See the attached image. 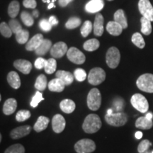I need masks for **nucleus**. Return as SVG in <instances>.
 <instances>
[{"mask_svg": "<svg viewBox=\"0 0 153 153\" xmlns=\"http://www.w3.org/2000/svg\"><path fill=\"white\" fill-rule=\"evenodd\" d=\"M102 123L97 114H89L85 118L84 123L82 124V129L88 134H93L98 132L101 129Z\"/></svg>", "mask_w": 153, "mask_h": 153, "instance_id": "1", "label": "nucleus"}, {"mask_svg": "<svg viewBox=\"0 0 153 153\" xmlns=\"http://www.w3.org/2000/svg\"><path fill=\"white\" fill-rule=\"evenodd\" d=\"M105 120L108 125L115 127L123 126L128 121L127 114L123 112H116L111 114H106L104 116Z\"/></svg>", "mask_w": 153, "mask_h": 153, "instance_id": "2", "label": "nucleus"}, {"mask_svg": "<svg viewBox=\"0 0 153 153\" xmlns=\"http://www.w3.org/2000/svg\"><path fill=\"white\" fill-rule=\"evenodd\" d=\"M136 85L140 90L147 93H153V74L145 73L137 78Z\"/></svg>", "mask_w": 153, "mask_h": 153, "instance_id": "3", "label": "nucleus"}, {"mask_svg": "<svg viewBox=\"0 0 153 153\" xmlns=\"http://www.w3.org/2000/svg\"><path fill=\"white\" fill-rule=\"evenodd\" d=\"M101 104V95L97 88H94L89 91L87 95V106L91 111H97Z\"/></svg>", "mask_w": 153, "mask_h": 153, "instance_id": "4", "label": "nucleus"}, {"mask_svg": "<svg viewBox=\"0 0 153 153\" xmlns=\"http://www.w3.org/2000/svg\"><path fill=\"white\" fill-rule=\"evenodd\" d=\"M131 103L133 108L139 112L145 114L149 109V104L147 99L140 94H135L132 96Z\"/></svg>", "mask_w": 153, "mask_h": 153, "instance_id": "5", "label": "nucleus"}, {"mask_svg": "<svg viewBox=\"0 0 153 153\" xmlns=\"http://www.w3.org/2000/svg\"><path fill=\"white\" fill-rule=\"evenodd\" d=\"M106 79V72L102 68H94L91 69L88 74V82L91 85H99Z\"/></svg>", "mask_w": 153, "mask_h": 153, "instance_id": "6", "label": "nucleus"}, {"mask_svg": "<svg viewBox=\"0 0 153 153\" xmlns=\"http://www.w3.org/2000/svg\"><path fill=\"white\" fill-rule=\"evenodd\" d=\"M74 150L76 153H91L96 150V144L92 140L82 139L75 143Z\"/></svg>", "mask_w": 153, "mask_h": 153, "instance_id": "7", "label": "nucleus"}, {"mask_svg": "<svg viewBox=\"0 0 153 153\" xmlns=\"http://www.w3.org/2000/svg\"><path fill=\"white\" fill-rule=\"evenodd\" d=\"M120 60L119 50L116 47H111L107 51L106 55V62L107 65L111 69H115L118 66Z\"/></svg>", "mask_w": 153, "mask_h": 153, "instance_id": "8", "label": "nucleus"}, {"mask_svg": "<svg viewBox=\"0 0 153 153\" xmlns=\"http://www.w3.org/2000/svg\"><path fill=\"white\" fill-rule=\"evenodd\" d=\"M67 56L69 60L76 65L83 64L86 60L85 54L75 47H72L68 49Z\"/></svg>", "mask_w": 153, "mask_h": 153, "instance_id": "9", "label": "nucleus"}, {"mask_svg": "<svg viewBox=\"0 0 153 153\" xmlns=\"http://www.w3.org/2000/svg\"><path fill=\"white\" fill-rule=\"evenodd\" d=\"M138 9L140 13L145 18L153 22V7L149 0H140Z\"/></svg>", "mask_w": 153, "mask_h": 153, "instance_id": "10", "label": "nucleus"}, {"mask_svg": "<svg viewBox=\"0 0 153 153\" xmlns=\"http://www.w3.org/2000/svg\"><path fill=\"white\" fill-rule=\"evenodd\" d=\"M68 45L64 42H57L51 48L50 53L53 58H61L68 53Z\"/></svg>", "mask_w": 153, "mask_h": 153, "instance_id": "11", "label": "nucleus"}, {"mask_svg": "<svg viewBox=\"0 0 153 153\" xmlns=\"http://www.w3.org/2000/svg\"><path fill=\"white\" fill-rule=\"evenodd\" d=\"M66 121L61 114H56L52 119V128L55 133H60L65 128Z\"/></svg>", "mask_w": 153, "mask_h": 153, "instance_id": "12", "label": "nucleus"}, {"mask_svg": "<svg viewBox=\"0 0 153 153\" xmlns=\"http://www.w3.org/2000/svg\"><path fill=\"white\" fill-rule=\"evenodd\" d=\"M30 131H31V127L29 125L19 126L11 131L10 136L14 140L20 139L28 135Z\"/></svg>", "mask_w": 153, "mask_h": 153, "instance_id": "13", "label": "nucleus"}, {"mask_svg": "<svg viewBox=\"0 0 153 153\" xmlns=\"http://www.w3.org/2000/svg\"><path fill=\"white\" fill-rule=\"evenodd\" d=\"M104 7V0H90L85 6V10L90 14L99 12Z\"/></svg>", "mask_w": 153, "mask_h": 153, "instance_id": "14", "label": "nucleus"}, {"mask_svg": "<svg viewBox=\"0 0 153 153\" xmlns=\"http://www.w3.org/2000/svg\"><path fill=\"white\" fill-rule=\"evenodd\" d=\"M14 68L24 74H28L32 70V64L28 60L19 59L14 62Z\"/></svg>", "mask_w": 153, "mask_h": 153, "instance_id": "15", "label": "nucleus"}, {"mask_svg": "<svg viewBox=\"0 0 153 153\" xmlns=\"http://www.w3.org/2000/svg\"><path fill=\"white\" fill-rule=\"evenodd\" d=\"M104 16L102 14H97L95 17L94 23V33L95 36H101L104 33Z\"/></svg>", "mask_w": 153, "mask_h": 153, "instance_id": "16", "label": "nucleus"}, {"mask_svg": "<svg viewBox=\"0 0 153 153\" xmlns=\"http://www.w3.org/2000/svg\"><path fill=\"white\" fill-rule=\"evenodd\" d=\"M44 40L43 36L41 33L36 34L31 39L29 40L26 45V49L28 51H33L39 47L42 42Z\"/></svg>", "mask_w": 153, "mask_h": 153, "instance_id": "17", "label": "nucleus"}, {"mask_svg": "<svg viewBox=\"0 0 153 153\" xmlns=\"http://www.w3.org/2000/svg\"><path fill=\"white\" fill-rule=\"evenodd\" d=\"M17 108V101L14 98H9L3 105V113L7 116L14 114Z\"/></svg>", "mask_w": 153, "mask_h": 153, "instance_id": "18", "label": "nucleus"}, {"mask_svg": "<svg viewBox=\"0 0 153 153\" xmlns=\"http://www.w3.org/2000/svg\"><path fill=\"white\" fill-rule=\"evenodd\" d=\"M57 78H59L65 86L70 85L74 81V75L71 72L65 70H58L55 73Z\"/></svg>", "mask_w": 153, "mask_h": 153, "instance_id": "19", "label": "nucleus"}, {"mask_svg": "<svg viewBox=\"0 0 153 153\" xmlns=\"http://www.w3.org/2000/svg\"><path fill=\"white\" fill-rule=\"evenodd\" d=\"M48 89L51 91H53V92H62V91L65 89V85L59 78H55L51 80L48 82Z\"/></svg>", "mask_w": 153, "mask_h": 153, "instance_id": "20", "label": "nucleus"}, {"mask_svg": "<svg viewBox=\"0 0 153 153\" xmlns=\"http://www.w3.org/2000/svg\"><path fill=\"white\" fill-rule=\"evenodd\" d=\"M123 27L116 22H109L106 25V30L114 36H120L123 31Z\"/></svg>", "mask_w": 153, "mask_h": 153, "instance_id": "21", "label": "nucleus"}, {"mask_svg": "<svg viewBox=\"0 0 153 153\" xmlns=\"http://www.w3.org/2000/svg\"><path fill=\"white\" fill-rule=\"evenodd\" d=\"M7 82H8L9 85L14 89H19L21 87L20 76H19L17 72L14 71H11L8 74V75H7Z\"/></svg>", "mask_w": 153, "mask_h": 153, "instance_id": "22", "label": "nucleus"}, {"mask_svg": "<svg viewBox=\"0 0 153 153\" xmlns=\"http://www.w3.org/2000/svg\"><path fill=\"white\" fill-rule=\"evenodd\" d=\"M153 126V122L151 119H148L145 116L140 117L135 121V127L142 130L151 129Z\"/></svg>", "mask_w": 153, "mask_h": 153, "instance_id": "23", "label": "nucleus"}, {"mask_svg": "<svg viewBox=\"0 0 153 153\" xmlns=\"http://www.w3.org/2000/svg\"><path fill=\"white\" fill-rule=\"evenodd\" d=\"M60 108L65 114H72L75 110V103L71 99H64L60 103Z\"/></svg>", "mask_w": 153, "mask_h": 153, "instance_id": "24", "label": "nucleus"}, {"mask_svg": "<svg viewBox=\"0 0 153 153\" xmlns=\"http://www.w3.org/2000/svg\"><path fill=\"white\" fill-rule=\"evenodd\" d=\"M49 122L50 120L48 118L43 116H41L38 118L37 121L36 122L35 125L33 126L34 131L37 132V133H40V132L44 131V130L47 128Z\"/></svg>", "mask_w": 153, "mask_h": 153, "instance_id": "25", "label": "nucleus"}, {"mask_svg": "<svg viewBox=\"0 0 153 153\" xmlns=\"http://www.w3.org/2000/svg\"><path fill=\"white\" fill-rule=\"evenodd\" d=\"M52 45V42L50 41V40L44 39L41 45H39V47L35 51L36 54L39 55V56L45 55L49 51H51V48L53 46Z\"/></svg>", "mask_w": 153, "mask_h": 153, "instance_id": "26", "label": "nucleus"}, {"mask_svg": "<svg viewBox=\"0 0 153 153\" xmlns=\"http://www.w3.org/2000/svg\"><path fill=\"white\" fill-rule=\"evenodd\" d=\"M114 21L118 23L123 28H128V22L126 19L125 13L123 9H118L114 14Z\"/></svg>", "mask_w": 153, "mask_h": 153, "instance_id": "27", "label": "nucleus"}, {"mask_svg": "<svg viewBox=\"0 0 153 153\" xmlns=\"http://www.w3.org/2000/svg\"><path fill=\"white\" fill-rule=\"evenodd\" d=\"M99 46H100V43L96 38H91V39L88 40L83 45L84 49L87 51H89V52L96 51L99 48Z\"/></svg>", "mask_w": 153, "mask_h": 153, "instance_id": "28", "label": "nucleus"}, {"mask_svg": "<svg viewBox=\"0 0 153 153\" xmlns=\"http://www.w3.org/2000/svg\"><path fill=\"white\" fill-rule=\"evenodd\" d=\"M48 84L47 77L44 74H40L38 76L35 82V88L38 91H44L46 89Z\"/></svg>", "mask_w": 153, "mask_h": 153, "instance_id": "29", "label": "nucleus"}, {"mask_svg": "<svg viewBox=\"0 0 153 153\" xmlns=\"http://www.w3.org/2000/svg\"><path fill=\"white\" fill-rule=\"evenodd\" d=\"M141 22V32L144 35L148 36L152 33V24H151V21L149 19L145 18L143 16L140 19Z\"/></svg>", "mask_w": 153, "mask_h": 153, "instance_id": "30", "label": "nucleus"}, {"mask_svg": "<svg viewBox=\"0 0 153 153\" xmlns=\"http://www.w3.org/2000/svg\"><path fill=\"white\" fill-rule=\"evenodd\" d=\"M19 10H20V5L18 1L14 0L9 4L8 7V14L11 18L14 19L17 15L19 14Z\"/></svg>", "mask_w": 153, "mask_h": 153, "instance_id": "31", "label": "nucleus"}, {"mask_svg": "<svg viewBox=\"0 0 153 153\" xmlns=\"http://www.w3.org/2000/svg\"><path fill=\"white\" fill-rule=\"evenodd\" d=\"M131 41L135 45H136L139 48L143 49L145 46V42L143 36L139 33H135L132 36Z\"/></svg>", "mask_w": 153, "mask_h": 153, "instance_id": "32", "label": "nucleus"}, {"mask_svg": "<svg viewBox=\"0 0 153 153\" xmlns=\"http://www.w3.org/2000/svg\"><path fill=\"white\" fill-rule=\"evenodd\" d=\"M57 68V62L55 58H50L47 60L46 65H45L44 70L47 74H51L54 73Z\"/></svg>", "mask_w": 153, "mask_h": 153, "instance_id": "33", "label": "nucleus"}, {"mask_svg": "<svg viewBox=\"0 0 153 153\" xmlns=\"http://www.w3.org/2000/svg\"><path fill=\"white\" fill-rule=\"evenodd\" d=\"M28 38H29V32L27 30L22 29L21 31L16 34V41L19 44H25L28 41Z\"/></svg>", "mask_w": 153, "mask_h": 153, "instance_id": "34", "label": "nucleus"}, {"mask_svg": "<svg viewBox=\"0 0 153 153\" xmlns=\"http://www.w3.org/2000/svg\"><path fill=\"white\" fill-rule=\"evenodd\" d=\"M82 21L81 19L78 17H71L69 19V20L66 22L65 27L68 29H74V28H77L78 26H80Z\"/></svg>", "mask_w": 153, "mask_h": 153, "instance_id": "35", "label": "nucleus"}, {"mask_svg": "<svg viewBox=\"0 0 153 153\" xmlns=\"http://www.w3.org/2000/svg\"><path fill=\"white\" fill-rule=\"evenodd\" d=\"M21 19H22L23 23L26 26H28V27L33 26L34 24L33 16H31V15L28 12H26V11H23L22 13V14H21Z\"/></svg>", "mask_w": 153, "mask_h": 153, "instance_id": "36", "label": "nucleus"}, {"mask_svg": "<svg viewBox=\"0 0 153 153\" xmlns=\"http://www.w3.org/2000/svg\"><path fill=\"white\" fill-rule=\"evenodd\" d=\"M93 25L90 21H86L81 28V34L83 37H87L92 30Z\"/></svg>", "mask_w": 153, "mask_h": 153, "instance_id": "37", "label": "nucleus"}, {"mask_svg": "<svg viewBox=\"0 0 153 153\" xmlns=\"http://www.w3.org/2000/svg\"><path fill=\"white\" fill-rule=\"evenodd\" d=\"M31 114L28 110H20L16 115V120L18 122H24L30 117Z\"/></svg>", "mask_w": 153, "mask_h": 153, "instance_id": "38", "label": "nucleus"}, {"mask_svg": "<svg viewBox=\"0 0 153 153\" xmlns=\"http://www.w3.org/2000/svg\"><path fill=\"white\" fill-rule=\"evenodd\" d=\"M9 27H10L13 33L16 34L17 33H19V31H21V30H22V25L20 24V23L19 22L18 20H16V19H12L9 21Z\"/></svg>", "mask_w": 153, "mask_h": 153, "instance_id": "39", "label": "nucleus"}, {"mask_svg": "<svg viewBox=\"0 0 153 153\" xmlns=\"http://www.w3.org/2000/svg\"><path fill=\"white\" fill-rule=\"evenodd\" d=\"M4 153H25V148L21 144H14L9 147Z\"/></svg>", "mask_w": 153, "mask_h": 153, "instance_id": "40", "label": "nucleus"}, {"mask_svg": "<svg viewBox=\"0 0 153 153\" xmlns=\"http://www.w3.org/2000/svg\"><path fill=\"white\" fill-rule=\"evenodd\" d=\"M0 32L1 35L6 38H10L13 33L9 25L5 22H1L0 24Z\"/></svg>", "mask_w": 153, "mask_h": 153, "instance_id": "41", "label": "nucleus"}, {"mask_svg": "<svg viewBox=\"0 0 153 153\" xmlns=\"http://www.w3.org/2000/svg\"><path fill=\"white\" fill-rule=\"evenodd\" d=\"M74 76L78 82H83L87 78V72L83 69L77 68L74 70Z\"/></svg>", "mask_w": 153, "mask_h": 153, "instance_id": "42", "label": "nucleus"}, {"mask_svg": "<svg viewBox=\"0 0 153 153\" xmlns=\"http://www.w3.org/2000/svg\"><path fill=\"white\" fill-rule=\"evenodd\" d=\"M43 100L44 98L43 97V94H42L41 92H40L39 91H36L35 95L32 98L31 101H30V106L33 107V108H36V107L38 106L39 103Z\"/></svg>", "mask_w": 153, "mask_h": 153, "instance_id": "43", "label": "nucleus"}, {"mask_svg": "<svg viewBox=\"0 0 153 153\" xmlns=\"http://www.w3.org/2000/svg\"><path fill=\"white\" fill-rule=\"evenodd\" d=\"M152 145V143H150V140H144L142 142L138 145L137 147V151L139 153H144L145 152L148 150V149Z\"/></svg>", "mask_w": 153, "mask_h": 153, "instance_id": "44", "label": "nucleus"}, {"mask_svg": "<svg viewBox=\"0 0 153 153\" xmlns=\"http://www.w3.org/2000/svg\"><path fill=\"white\" fill-rule=\"evenodd\" d=\"M113 106L116 112H121L124 107V100L121 98H116L113 103Z\"/></svg>", "mask_w": 153, "mask_h": 153, "instance_id": "45", "label": "nucleus"}, {"mask_svg": "<svg viewBox=\"0 0 153 153\" xmlns=\"http://www.w3.org/2000/svg\"><path fill=\"white\" fill-rule=\"evenodd\" d=\"M39 26L42 30L45 32H48L52 29V25L49 22L48 20L43 19H41L39 22Z\"/></svg>", "mask_w": 153, "mask_h": 153, "instance_id": "46", "label": "nucleus"}, {"mask_svg": "<svg viewBox=\"0 0 153 153\" xmlns=\"http://www.w3.org/2000/svg\"><path fill=\"white\" fill-rule=\"evenodd\" d=\"M47 60L43 58V57H38L35 61V63H34V65H35L36 69H38V70H41L45 68V65H46Z\"/></svg>", "mask_w": 153, "mask_h": 153, "instance_id": "47", "label": "nucleus"}, {"mask_svg": "<svg viewBox=\"0 0 153 153\" xmlns=\"http://www.w3.org/2000/svg\"><path fill=\"white\" fill-rule=\"evenodd\" d=\"M23 5L28 9H35L37 6L36 0H24Z\"/></svg>", "mask_w": 153, "mask_h": 153, "instance_id": "48", "label": "nucleus"}, {"mask_svg": "<svg viewBox=\"0 0 153 153\" xmlns=\"http://www.w3.org/2000/svg\"><path fill=\"white\" fill-rule=\"evenodd\" d=\"M48 21H49V22L51 23V24L52 25V26H56V25L58 24V20H57V18L55 16H51L49 18Z\"/></svg>", "mask_w": 153, "mask_h": 153, "instance_id": "49", "label": "nucleus"}, {"mask_svg": "<svg viewBox=\"0 0 153 153\" xmlns=\"http://www.w3.org/2000/svg\"><path fill=\"white\" fill-rule=\"evenodd\" d=\"M72 1L73 0H58V3L60 7H65L68 6L70 2H72Z\"/></svg>", "mask_w": 153, "mask_h": 153, "instance_id": "50", "label": "nucleus"}, {"mask_svg": "<svg viewBox=\"0 0 153 153\" xmlns=\"http://www.w3.org/2000/svg\"><path fill=\"white\" fill-rule=\"evenodd\" d=\"M135 136L137 139H138V140L141 139V138H142V137H143V133H142V132H140V131H137V132H136V133H135Z\"/></svg>", "mask_w": 153, "mask_h": 153, "instance_id": "51", "label": "nucleus"}, {"mask_svg": "<svg viewBox=\"0 0 153 153\" xmlns=\"http://www.w3.org/2000/svg\"><path fill=\"white\" fill-rule=\"evenodd\" d=\"M55 1H56V0H52L51 3L49 4V5L48 6V9H52V8H55V5L54 4V3H55Z\"/></svg>", "mask_w": 153, "mask_h": 153, "instance_id": "52", "label": "nucleus"}, {"mask_svg": "<svg viewBox=\"0 0 153 153\" xmlns=\"http://www.w3.org/2000/svg\"><path fill=\"white\" fill-rule=\"evenodd\" d=\"M145 117H146L147 118H148V119L152 120V118H153V114H152V113H148V114H146Z\"/></svg>", "mask_w": 153, "mask_h": 153, "instance_id": "53", "label": "nucleus"}, {"mask_svg": "<svg viewBox=\"0 0 153 153\" xmlns=\"http://www.w3.org/2000/svg\"><path fill=\"white\" fill-rule=\"evenodd\" d=\"M38 16H39V13H38V10H34L33 11V16L36 17V18H38Z\"/></svg>", "mask_w": 153, "mask_h": 153, "instance_id": "54", "label": "nucleus"}, {"mask_svg": "<svg viewBox=\"0 0 153 153\" xmlns=\"http://www.w3.org/2000/svg\"><path fill=\"white\" fill-rule=\"evenodd\" d=\"M113 114L112 108H109V109L107 110V114Z\"/></svg>", "mask_w": 153, "mask_h": 153, "instance_id": "55", "label": "nucleus"}, {"mask_svg": "<svg viewBox=\"0 0 153 153\" xmlns=\"http://www.w3.org/2000/svg\"><path fill=\"white\" fill-rule=\"evenodd\" d=\"M1 139H2V135H1V134L0 135V142H1Z\"/></svg>", "mask_w": 153, "mask_h": 153, "instance_id": "56", "label": "nucleus"}, {"mask_svg": "<svg viewBox=\"0 0 153 153\" xmlns=\"http://www.w3.org/2000/svg\"><path fill=\"white\" fill-rule=\"evenodd\" d=\"M43 1L44 3H47V1H48V0H43Z\"/></svg>", "mask_w": 153, "mask_h": 153, "instance_id": "57", "label": "nucleus"}, {"mask_svg": "<svg viewBox=\"0 0 153 153\" xmlns=\"http://www.w3.org/2000/svg\"><path fill=\"white\" fill-rule=\"evenodd\" d=\"M144 153H152L150 152V151H146V152H145Z\"/></svg>", "mask_w": 153, "mask_h": 153, "instance_id": "58", "label": "nucleus"}, {"mask_svg": "<svg viewBox=\"0 0 153 153\" xmlns=\"http://www.w3.org/2000/svg\"><path fill=\"white\" fill-rule=\"evenodd\" d=\"M108 1H114V0H108Z\"/></svg>", "mask_w": 153, "mask_h": 153, "instance_id": "59", "label": "nucleus"}, {"mask_svg": "<svg viewBox=\"0 0 153 153\" xmlns=\"http://www.w3.org/2000/svg\"><path fill=\"white\" fill-rule=\"evenodd\" d=\"M152 153H153V151H152Z\"/></svg>", "mask_w": 153, "mask_h": 153, "instance_id": "60", "label": "nucleus"}]
</instances>
